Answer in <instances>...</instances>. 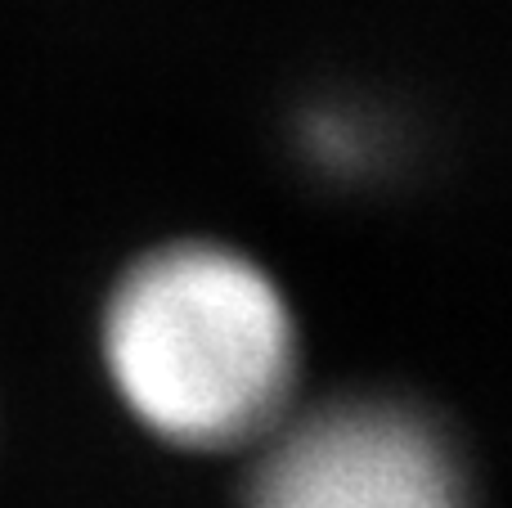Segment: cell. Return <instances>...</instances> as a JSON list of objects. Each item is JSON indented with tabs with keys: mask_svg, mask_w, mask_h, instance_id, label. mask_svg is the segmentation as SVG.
<instances>
[{
	"mask_svg": "<svg viewBox=\"0 0 512 508\" xmlns=\"http://www.w3.org/2000/svg\"><path fill=\"white\" fill-rule=\"evenodd\" d=\"M104 365L122 405L176 450L270 437L297 387V320L283 288L225 243H167L117 279Z\"/></svg>",
	"mask_w": 512,
	"mask_h": 508,
	"instance_id": "6da1fadb",
	"label": "cell"
},
{
	"mask_svg": "<svg viewBox=\"0 0 512 508\" xmlns=\"http://www.w3.org/2000/svg\"><path fill=\"white\" fill-rule=\"evenodd\" d=\"M265 441L248 508H468L454 446L396 401H337Z\"/></svg>",
	"mask_w": 512,
	"mask_h": 508,
	"instance_id": "7a4b0ae2",
	"label": "cell"
}]
</instances>
